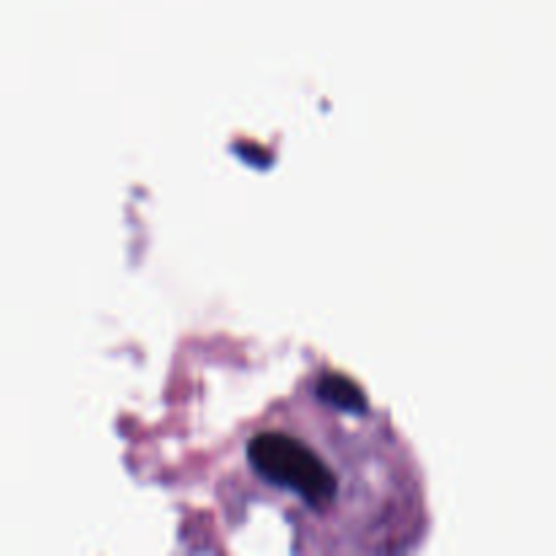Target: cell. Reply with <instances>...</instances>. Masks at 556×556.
<instances>
[{"instance_id":"obj_1","label":"cell","mask_w":556,"mask_h":556,"mask_svg":"<svg viewBox=\"0 0 556 556\" xmlns=\"http://www.w3.org/2000/svg\"><path fill=\"white\" fill-rule=\"evenodd\" d=\"M248 462L255 476L280 492L293 494L313 514H324L340 494V481L320 451L282 429L250 438Z\"/></svg>"},{"instance_id":"obj_2","label":"cell","mask_w":556,"mask_h":556,"mask_svg":"<svg viewBox=\"0 0 556 556\" xmlns=\"http://www.w3.org/2000/svg\"><path fill=\"white\" fill-rule=\"evenodd\" d=\"M315 396L324 405L342 413H351V416H367L369 410V402L364 396V391L358 389V383H353L351 378H345L340 372H326L318 380V386H315Z\"/></svg>"}]
</instances>
